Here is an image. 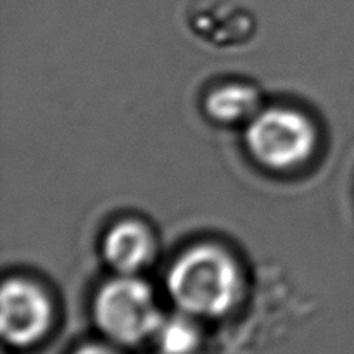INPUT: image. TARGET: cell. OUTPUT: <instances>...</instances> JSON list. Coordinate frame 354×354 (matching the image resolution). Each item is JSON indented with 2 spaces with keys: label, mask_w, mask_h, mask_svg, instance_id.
Here are the masks:
<instances>
[{
  "label": "cell",
  "mask_w": 354,
  "mask_h": 354,
  "mask_svg": "<svg viewBox=\"0 0 354 354\" xmlns=\"http://www.w3.org/2000/svg\"><path fill=\"white\" fill-rule=\"evenodd\" d=\"M168 290L185 313L218 317L234 306L241 290V273L223 249L197 245L173 263Z\"/></svg>",
  "instance_id": "obj_1"
},
{
  "label": "cell",
  "mask_w": 354,
  "mask_h": 354,
  "mask_svg": "<svg viewBox=\"0 0 354 354\" xmlns=\"http://www.w3.org/2000/svg\"><path fill=\"white\" fill-rule=\"evenodd\" d=\"M93 315L100 330L120 344H137L156 335L162 322L152 290L131 275H121L102 286Z\"/></svg>",
  "instance_id": "obj_2"
},
{
  "label": "cell",
  "mask_w": 354,
  "mask_h": 354,
  "mask_svg": "<svg viewBox=\"0 0 354 354\" xmlns=\"http://www.w3.org/2000/svg\"><path fill=\"white\" fill-rule=\"evenodd\" d=\"M245 144L259 165L286 171L310 159L317 145V133L299 111L272 107L252 118L245 131Z\"/></svg>",
  "instance_id": "obj_3"
},
{
  "label": "cell",
  "mask_w": 354,
  "mask_h": 354,
  "mask_svg": "<svg viewBox=\"0 0 354 354\" xmlns=\"http://www.w3.org/2000/svg\"><path fill=\"white\" fill-rule=\"evenodd\" d=\"M52 308L44 290L23 279L3 282L0 296V328L3 341L30 346L47 332Z\"/></svg>",
  "instance_id": "obj_4"
},
{
  "label": "cell",
  "mask_w": 354,
  "mask_h": 354,
  "mask_svg": "<svg viewBox=\"0 0 354 354\" xmlns=\"http://www.w3.org/2000/svg\"><path fill=\"white\" fill-rule=\"evenodd\" d=\"M104 258L121 275H133L152 258L154 242L147 227L133 220L121 221L104 239Z\"/></svg>",
  "instance_id": "obj_5"
},
{
  "label": "cell",
  "mask_w": 354,
  "mask_h": 354,
  "mask_svg": "<svg viewBox=\"0 0 354 354\" xmlns=\"http://www.w3.org/2000/svg\"><path fill=\"white\" fill-rule=\"evenodd\" d=\"M258 106L259 97L256 90L244 83L218 86L206 99L207 114L221 123H237L254 118L258 114Z\"/></svg>",
  "instance_id": "obj_6"
},
{
  "label": "cell",
  "mask_w": 354,
  "mask_h": 354,
  "mask_svg": "<svg viewBox=\"0 0 354 354\" xmlns=\"http://www.w3.org/2000/svg\"><path fill=\"white\" fill-rule=\"evenodd\" d=\"M158 344L165 354H189L197 346L199 335L196 327L187 318L173 317L162 320L158 332Z\"/></svg>",
  "instance_id": "obj_7"
},
{
  "label": "cell",
  "mask_w": 354,
  "mask_h": 354,
  "mask_svg": "<svg viewBox=\"0 0 354 354\" xmlns=\"http://www.w3.org/2000/svg\"><path fill=\"white\" fill-rule=\"evenodd\" d=\"M75 354H114L109 349L102 348V346H85V348L78 349Z\"/></svg>",
  "instance_id": "obj_8"
}]
</instances>
